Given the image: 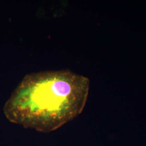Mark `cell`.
Listing matches in <instances>:
<instances>
[{"label":"cell","mask_w":146,"mask_h":146,"mask_svg":"<svg viewBox=\"0 0 146 146\" xmlns=\"http://www.w3.org/2000/svg\"><path fill=\"white\" fill-rule=\"evenodd\" d=\"M90 81L69 70L26 75L3 107L10 122L50 133L78 117L88 96Z\"/></svg>","instance_id":"obj_1"}]
</instances>
